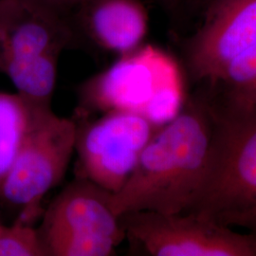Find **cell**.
I'll use <instances>...</instances> for the list:
<instances>
[{
    "label": "cell",
    "mask_w": 256,
    "mask_h": 256,
    "mask_svg": "<svg viewBox=\"0 0 256 256\" xmlns=\"http://www.w3.org/2000/svg\"><path fill=\"white\" fill-rule=\"evenodd\" d=\"M214 124L198 104H189L158 129L138 156L126 182L112 194L118 218L132 212L165 214L192 212L210 162Z\"/></svg>",
    "instance_id": "1"
},
{
    "label": "cell",
    "mask_w": 256,
    "mask_h": 256,
    "mask_svg": "<svg viewBox=\"0 0 256 256\" xmlns=\"http://www.w3.org/2000/svg\"><path fill=\"white\" fill-rule=\"evenodd\" d=\"M80 96L92 110L133 113L162 126L182 108V76L171 55L140 46L84 82Z\"/></svg>",
    "instance_id": "2"
},
{
    "label": "cell",
    "mask_w": 256,
    "mask_h": 256,
    "mask_svg": "<svg viewBox=\"0 0 256 256\" xmlns=\"http://www.w3.org/2000/svg\"><path fill=\"white\" fill-rule=\"evenodd\" d=\"M192 212L256 230V117L226 114L214 126L210 162Z\"/></svg>",
    "instance_id": "3"
},
{
    "label": "cell",
    "mask_w": 256,
    "mask_h": 256,
    "mask_svg": "<svg viewBox=\"0 0 256 256\" xmlns=\"http://www.w3.org/2000/svg\"><path fill=\"white\" fill-rule=\"evenodd\" d=\"M26 137L0 184V198L21 207L25 220L36 214L46 192L61 182L74 154L78 128L52 108L30 110Z\"/></svg>",
    "instance_id": "4"
},
{
    "label": "cell",
    "mask_w": 256,
    "mask_h": 256,
    "mask_svg": "<svg viewBox=\"0 0 256 256\" xmlns=\"http://www.w3.org/2000/svg\"><path fill=\"white\" fill-rule=\"evenodd\" d=\"M131 246L153 256H256L252 234L202 214L132 212L119 216Z\"/></svg>",
    "instance_id": "5"
},
{
    "label": "cell",
    "mask_w": 256,
    "mask_h": 256,
    "mask_svg": "<svg viewBox=\"0 0 256 256\" xmlns=\"http://www.w3.org/2000/svg\"><path fill=\"white\" fill-rule=\"evenodd\" d=\"M160 128L133 113L110 111L81 132L78 129L80 178L111 194L119 192Z\"/></svg>",
    "instance_id": "6"
},
{
    "label": "cell",
    "mask_w": 256,
    "mask_h": 256,
    "mask_svg": "<svg viewBox=\"0 0 256 256\" xmlns=\"http://www.w3.org/2000/svg\"><path fill=\"white\" fill-rule=\"evenodd\" d=\"M254 46L256 0H212L185 46L186 62L194 79L216 86L229 64Z\"/></svg>",
    "instance_id": "7"
},
{
    "label": "cell",
    "mask_w": 256,
    "mask_h": 256,
    "mask_svg": "<svg viewBox=\"0 0 256 256\" xmlns=\"http://www.w3.org/2000/svg\"><path fill=\"white\" fill-rule=\"evenodd\" d=\"M112 194L80 178L60 192L48 208L38 232L98 234L120 243L126 238L119 218L110 207Z\"/></svg>",
    "instance_id": "8"
},
{
    "label": "cell",
    "mask_w": 256,
    "mask_h": 256,
    "mask_svg": "<svg viewBox=\"0 0 256 256\" xmlns=\"http://www.w3.org/2000/svg\"><path fill=\"white\" fill-rule=\"evenodd\" d=\"M70 25L102 50L126 54L142 46L148 16L140 0H84L74 10Z\"/></svg>",
    "instance_id": "9"
},
{
    "label": "cell",
    "mask_w": 256,
    "mask_h": 256,
    "mask_svg": "<svg viewBox=\"0 0 256 256\" xmlns=\"http://www.w3.org/2000/svg\"><path fill=\"white\" fill-rule=\"evenodd\" d=\"M59 56L41 55L28 59L9 61L1 66L28 108L48 110L57 81Z\"/></svg>",
    "instance_id": "10"
},
{
    "label": "cell",
    "mask_w": 256,
    "mask_h": 256,
    "mask_svg": "<svg viewBox=\"0 0 256 256\" xmlns=\"http://www.w3.org/2000/svg\"><path fill=\"white\" fill-rule=\"evenodd\" d=\"M218 84L224 86L228 115L256 117V46L232 61Z\"/></svg>",
    "instance_id": "11"
},
{
    "label": "cell",
    "mask_w": 256,
    "mask_h": 256,
    "mask_svg": "<svg viewBox=\"0 0 256 256\" xmlns=\"http://www.w3.org/2000/svg\"><path fill=\"white\" fill-rule=\"evenodd\" d=\"M32 112L18 94L0 92V184L26 137Z\"/></svg>",
    "instance_id": "12"
},
{
    "label": "cell",
    "mask_w": 256,
    "mask_h": 256,
    "mask_svg": "<svg viewBox=\"0 0 256 256\" xmlns=\"http://www.w3.org/2000/svg\"><path fill=\"white\" fill-rule=\"evenodd\" d=\"M40 238L48 256H110L120 244L98 234L54 232Z\"/></svg>",
    "instance_id": "13"
},
{
    "label": "cell",
    "mask_w": 256,
    "mask_h": 256,
    "mask_svg": "<svg viewBox=\"0 0 256 256\" xmlns=\"http://www.w3.org/2000/svg\"><path fill=\"white\" fill-rule=\"evenodd\" d=\"M0 256H48L38 230L18 221L9 228L0 226Z\"/></svg>",
    "instance_id": "14"
},
{
    "label": "cell",
    "mask_w": 256,
    "mask_h": 256,
    "mask_svg": "<svg viewBox=\"0 0 256 256\" xmlns=\"http://www.w3.org/2000/svg\"><path fill=\"white\" fill-rule=\"evenodd\" d=\"M38 9L46 10L59 18L64 19L68 23L74 10L84 0H22ZM70 24V23H68Z\"/></svg>",
    "instance_id": "15"
},
{
    "label": "cell",
    "mask_w": 256,
    "mask_h": 256,
    "mask_svg": "<svg viewBox=\"0 0 256 256\" xmlns=\"http://www.w3.org/2000/svg\"><path fill=\"white\" fill-rule=\"evenodd\" d=\"M174 25H182L190 12L194 10L196 0H153Z\"/></svg>",
    "instance_id": "16"
},
{
    "label": "cell",
    "mask_w": 256,
    "mask_h": 256,
    "mask_svg": "<svg viewBox=\"0 0 256 256\" xmlns=\"http://www.w3.org/2000/svg\"><path fill=\"white\" fill-rule=\"evenodd\" d=\"M212 0H196L194 2V10L202 9V8H206L208 4H210Z\"/></svg>",
    "instance_id": "17"
},
{
    "label": "cell",
    "mask_w": 256,
    "mask_h": 256,
    "mask_svg": "<svg viewBox=\"0 0 256 256\" xmlns=\"http://www.w3.org/2000/svg\"><path fill=\"white\" fill-rule=\"evenodd\" d=\"M252 236H254V240H256V232H254V234H252Z\"/></svg>",
    "instance_id": "18"
},
{
    "label": "cell",
    "mask_w": 256,
    "mask_h": 256,
    "mask_svg": "<svg viewBox=\"0 0 256 256\" xmlns=\"http://www.w3.org/2000/svg\"><path fill=\"white\" fill-rule=\"evenodd\" d=\"M0 72H1V70H0Z\"/></svg>",
    "instance_id": "19"
}]
</instances>
